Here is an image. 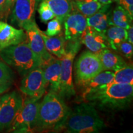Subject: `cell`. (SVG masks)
<instances>
[{"instance_id":"277c9868","label":"cell","mask_w":133,"mask_h":133,"mask_svg":"<svg viewBox=\"0 0 133 133\" xmlns=\"http://www.w3.org/2000/svg\"><path fill=\"white\" fill-rule=\"evenodd\" d=\"M0 57L23 76L42 65L40 59L31 49L26 41L0 50Z\"/></svg>"},{"instance_id":"f546056e","label":"cell","mask_w":133,"mask_h":133,"mask_svg":"<svg viewBox=\"0 0 133 133\" xmlns=\"http://www.w3.org/2000/svg\"><path fill=\"white\" fill-rule=\"evenodd\" d=\"M16 1V0H6L2 14H4L5 15H8L9 14V11H11V9L14 6Z\"/></svg>"},{"instance_id":"7c38bea8","label":"cell","mask_w":133,"mask_h":133,"mask_svg":"<svg viewBox=\"0 0 133 133\" xmlns=\"http://www.w3.org/2000/svg\"><path fill=\"white\" fill-rule=\"evenodd\" d=\"M24 30L26 35V41L31 49L40 59L42 63L41 67H43L51 62L54 57L46 49L36 22L30 25Z\"/></svg>"},{"instance_id":"52a82bcc","label":"cell","mask_w":133,"mask_h":133,"mask_svg":"<svg viewBox=\"0 0 133 133\" xmlns=\"http://www.w3.org/2000/svg\"><path fill=\"white\" fill-rule=\"evenodd\" d=\"M40 99L28 97L17 114L8 132H31L35 131Z\"/></svg>"},{"instance_id":"6da1fadb","label":"cell","mask_w":133,"mask_h":133,"mask_svg":"<svg viewBox=\"0 0 133 133\" xmlns=\"http://www.w3.org/2000/svg\"><path fill=\"white\" fill-rule=\"evenodd\" d=\"M87 102L100 109L118 111L126 109L133 98V85L110 83L83 94Z\"/></svg>"},{"instance_id":"3957f363","label":"cell","mask_w":133,"mask_h":133,"mask_svg":"<svg viewBox=\"0 0 133 133\" xmlns=\"http://www.w3.org/2000/svg\"><path fill=\"white\" fill-rule=\"evenodd\" d=\"M105 126L95 107L89 103H82L70 111L62 129L69 133H94Z\"/></svg>"},{"instance_id":"4dcf8cb0","label":"cell","mask_w":133,"mask_h":133,"mask_svg":"<svg viewBox=\"0 0 133 133\" xmlns=\"http://www.w3.org/2000/svg\"><path fill=\"white\" fill-rule=\"evenodd\" d=\"M11 86H12L11 83L0 82V94H3L9 90Z\"/></svg>"},{"instance_id":"836d02e7","label":"cell","mask_w":133,"mask_h":133,"mask_svg":"<svg viewBox=\"0 0 133 133\" xmlns=\"http://www.w3.org/2000/svg\"><path fill=\"white\" fill-rule=\"evenodd\" d=\"M6 0H0V15L2 14Z\"/></svg>"},{"instance_id":"d4e9b609","label":"cell","mask_w":133,"mask_h":133,"mask_svg":"<svg viewBox=\"0 0 133 133\" xmlns=\"http://www.w3.org/2000/svg\"><path fill=\"white\" fill-rule=\"evenodd\" d=\"M14 79V74L11 68L0 60V82L12 84Z\"/></svg>"},{"instance_id":"ba28073f","label":"cell","mask_w":133,"mask_h":133,"mask_svg":"<svg viewBox=\"0 0 133 133\" xmlns=\"http://www.w3.org/2000/svg\"><path fill=\"white\" fill-rule=\"evenodd\" d=\"M23 100L16 91L5 94L0 99V132L9 131L22 105Z\"/></svg>"},{"instance_id":"5b68a950","label":"cell","mask_w":133,"mask_h":133,"mask_svg":"<svg viewBox=\"0 0 133 133\" xmlns=\"http://www.w3.org/2000/svg\"><path fill=\"white\" fill-rule=\"evenodd\" d=\"M80 47L79 39L68 41L65 44V52L60 59L61 83L59 94L64 99H69L76 94L72 78L73 63Z\"/></svg>"},{"instance_id":"e0dca14e","label":"cell","mask_w":133,"mask_h":133,"mask_svg":"<svg viewBox=\"0 0 133 133\" xmlns=\"http://www.w3.org/2000/svg\"><path fill=\"white\" fill-rule=\"evenodd\" d=\"M98 55L104 70L115 71L126 64L122 57L108 48L102 50L98 53Z\"/></svg>"},{"instance_id":"d6986e66","label":"cell","mask_w":133,"mask_h":133,"mask_svg":"<svg viewBox=\"0 0 133 133\" xmlns=\"http://www.w3.org/2000/svg\"><path fill=\"white\" fill-rule=\"evenodd\" d=\"M47 3L50 9L54 14L55 17L64 22L65 18L71 12L74 1L72 0H41Z\"/></svg>"},{"instance_id":"2e32d148","label":"cell","mask_w":133,"mask_h":133,"mask_svg":"<svg viewBox=\"0 0 133 133\" xmlns=\"http://www.w3.org/2000/svg\"><path fill=\"white\" fill-rule=\"evenodd\" d=\"M39 32L48 52L57 57L58 59H61L65 52L66 41L64 35L61 33L56 36H49L40 30Z\"/></svg>"},{"instance_id":"9a60e30c","label":"cell","mask_w":133,"mask_h":133,"mask_svg":"<svg viewBox=\"0 0 133 133\" xmlns=\"http://www.w3.org/2000/svg\"><path fill=\"white\" fill-rule=\"evenodd\" d=\"M79 41L89 51L95 53H99L102 50L110 48L105 34L88 26L81 35Z\"/></svg>"},{"instance_id":"f1b7e54d","label":"cell","mask_w":133,"mask_h":133,"mask_svg":"<svg viewBox=\"0 0 133 133\" xmlns=\"http://www.w3.org/2000/svg\"><path fill=\"white\" fill-rule=\"evenodd\" d=\"M119 5L128 13L131 18L133 17V0H118Z\"/></svg>"},{"instance_id":"d6a6232c","label":"cell","mask_w":133,"mask_h":133,"mask_svg":"<svg viewBox=\"0 0 133 133\" xmlns=\"http://www.w3.org/2000/svg\"><path fill=\"white\" fill-rule=\"evenodd\" d=\"M102 5H110L114 2H117L118 0H97Z\"/></svg>"},{"instance_id":"1f68e13d","label":"cell","mask_w":133,"mask_h":133,"mask_svg":"<svg viewBox=\"0 0 133 133\" xmlns=\"http://www.w3.org/2000/svg\"><path fill=\"white\" fill-rule=\"evenodd\" d=\"M128 33V39L127 41L129 43L133 44V26L131 25L129 28L127 30Z\"/></svg>"},{"instance_id":"e575fe53","label":"cell","mask_w":133,"mask_h":133,"mask_svg":"<svg viewBox=\"0 0 133 133\" xmlns=\"http://www.w3.org/2000/svg\"><path fill=\"white\" fill-rule=\"evenodd\" d=\"M74 1H81V0H74Z\"/></svg>"},{"instance_id":"8992f818","label":"cell","mask_w":133,"mask_h":133,"mask_svg":"<svg viewBox=\"0 0 133 133\" xmlns=\"http://www.w3.org/2000/svg\"><path fill=\"white\" fill-rule=\"evenodd\" d=\"M102 71L104 69L98 53L84 51L74 65L75 84L83 88L91 79Z\"/></svg>"},{"instance_id":"9c48e42d","label":"cell","mask_w":133,"mask_h":133,"mask_svg":"<svg viewBox=\"0 0 133 133\" xmlns=\"http://www.w3.org/2000/svg\"><path fill=\"white\" fill-rule=\"evenodd\" d=\"M40 1L41 0H16L12 8V22L24 30L35 22V12Z\"/></svg>"},{"instance_id":"5bb4252c","label":"cell","mask_w":133,"mask_h":133,"mask_svg":"<svg viewBox=\"0 0 133 133\" xmlns=\"http://www.w3.org/2000/svg\"><path fill=\"white\" fill-rule=\"evenodd\" d=\"M43 70L44 87L49 92L59 94L61 83V60L54 57L51 62L41 67Z\"/></svg>"},{"instance_id":"ffe728a7","label":"cell","mask_w":133,"mask_h":133,"mask_svg":"<svg viewBox=\"0 0 133 133\" xmlns=\"http://www.w3.org/2000/svg\"><path fill=\"white\" fill-rule=\"evenodd\" d=\"M105 36L110 48L116 51L118 46L128 39L127 30L117 26L110 25L106 31Z\"/></svg>"},{"instance_id":"44dd1931","label":"cell","mask_w":133,"mask_h":133,"mask_svg":"<svg viewBox=\"0 0 133 133\" xmlns=\"http://www.w3.org/2000/svg\"><path fill=\"white\" fill-rule=\"evenodd\" d=\"M132 18L131 17L128 13L120 5L113 11L112 16L109 17V26L114 25L123 28L128 30L129 26L132 25Z\"/></svg>"},{"instance_id":"603a6c76","label":"cell","mask_w":133,"mask_h":133,"mask_svg":"<svg viewBox=\"0 0 133 133\" xmlns=\"http://www.w3.org/2000/svg\"><path fill=\"white\" fill-rule=\"evenodd\" d=\"M74 1L76 8L86 18L95 14L103 6L97 0H81Z\"/></svg>"},{"instance_id":"cb8c5ba5","label":"cell","mask_w":133,"mask_h":133,"mask_svg":"<svg viewBox=\"0 0 133 133\" xmlns=\"http://www.w3.org/2000/svg\"><path fill=\"white\" fill-rule=\"evenodd\" d=\"M112 83L133 85V66L132 63L126 64L114 72Z\"/></svg>"},{"instance_id":"4316f807","label":"cell","mask_w":133,"mask_h":133,"mask_svg":"<svg viewBox=\"0 0 133 133\" xmlns=\"http://www.w3.org/2000/svg\"><path fill=\"white\" fill-rule=\"evenodd\" d=\"M62 31V24L57 18L52 19L48 23L47 30L44 32L49 36H54L60 34Z\"/></svg>"},{"instance_id":"4fadbf2b","label":"cell","mask_w":133,"mask_h":133,"mask_svg":"<svg viewBox=\"0 0 133 133\" xmlns=\"http://www.w3.org/2000/svg\"><path fill=\"white\" fill-rule=\"evenodd\" d=\"M26 41L24 29H17L8 23L0 21V50Z\"/></svg>"},{"instance_id":"7402d4cb","label":"cell","mask_w":133,"mask_h":133,"mask_svg":"<svg viewBox=\"0 0 133 133\" xmlns=\"http://www.w3.org/2000/svg\"><path fill=\"white\" fill-rule=\"evenodd\" d=\"M114 72L112 71L104 70L99 73L93 78L91 79L87 84L84 86L83 94H86L89 91L97 88L99 86L112 83L114 79Z\"/></svg>"},{"instance_id":"30bf717a","label":"cell","mask_w":133,"mask_h":133,"mask_svg":"<svg viewBox=\"0 0 133 133\" xmlns=\"http://www.w3.org/2000/svg\"><path fill=\"white\" fill-rule=\"evenodd\" d=\"M20 90L28 97L41 99L46 92L43 70L41 66L36 67L25 75L21 81Z\"/></svg>"},{"instance_id":"83f0119b","label":"cell","mask_w":133,"mask_h":133,"mask_svg":"<svg viewBox=\"0 0 133 133\" xmlns=\"http://www.w3.org/2000/svg\"><path fill=\"white\" fill-rule=\"evenodd\" d=\"M116 51H119L123 56L126 58L131 59L133 54V46L132 44L129 43L127 40L121 43L116 48Z\"/></svg>"},{"instance_id":"ac0fdd59","label":"cell","mask_w":133,"mask_h":133,"mask_svg":"<svg viewBox=\"0 0 133 133\" xmlns=\"http://www.w3.org/2000/svg\"><path fill=\"white\" fill-rule=\"evenodd\" d=\"M109 5H103L99 11L89 17L86 18L88 26L99 32L105 33L109 26V15L107 13Z\"/></svg>"},{"instance_id":"484cf974","label":"cell","mask_w":133,"mask_h":133,"mask_svg":"<svg viewBox=\"0 0 133 133\" xmlns=\"http://www.w3.org/2000/svg\"><path fill=\"white\" fill-rule=\"evenodd\" d=\"M38 7V13L39 14L41 21L43 22H47L51 21L55 17L54 14L46 2L41 1Z\"/></svg>"},{"instance_id":"7a4b0ae2","label":"cell","mask_w":133,"mask_h":133,"mask_svg":"<svg viewBox=\"0 0 133 133\" xmlns=\"http://www.w3.org/2000/svg\"><path fill=\"white\" fill-rule=\"evenodd\" d=\"M70 110L59 94L49 92L39 103L35 131L62 130Z\"/></svg>"},{"instance_id":"8fae6325","label":"cell","mask_w":133,"mask_h":133,"mask_svg":"<svg viewBox=\"0 0 133 133\" xmlns=\"http://www.w3.org/2000/svg\"><path fill=\"white\" fill-rule=\"evenodd\" d=\"M63 23H64V38L67 41L79 39L88 26L86 18L76 8L75 1L71 12L65 18Z\"/></svg>"}]
</instances>
